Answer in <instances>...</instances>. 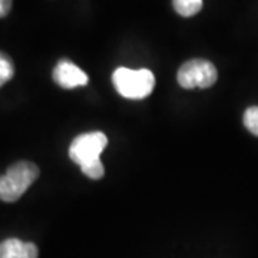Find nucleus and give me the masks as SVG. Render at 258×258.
<instances>
[{
	"instance_id": "obj_6",
	"label": "nucleus",
	"mask_w": 258,
	"mask_h": 258,
	"mask_svg": "<svg viewBox=\"0 0 258 258\" xmlns=\"http://www.w3.org/2000/svg\"><path fill=\"white\" fill-rule=\"evenodd\" d=\"M39 251L33 242L9 238L0 242V258H37Z\"/></svg>"
},
{
	"instance_id": "obj_11",
	"label": "nucleus",
	"mask_w": 258,
	"mask_h": 258,
	"mask_svg": "<svg viewBox=\"0 0 258 258\" xmlns=\"http://www.w3.org/2000/svg\"><path fill=\"white\" fill-rule=\"evenodd\" d=\"M12 9V0H0V18H5Z\"/></svg>"
},
{
	"instance_id": "obj_9",
	"label": "nucleus",
	"mask_w": 258,
	"mask_h": 258,
	"mask_svg": "<svg viewBox=\"0 0 258 258\" xmlns=\"http://www.w3.org/2000/svg\"><path fill=\"white\" fill-rule=\"evenodd\" d=\"M244 125L252 135L258 137V106H251L245 111Z\"/></svg>"
},
{
	"instance_id": "obj_10",
	"label": "nucleus",
	"mask_w": 258,
	"mask_h": 258,
	"mask_svg": "<svg viewBox=\"0 0 258 258\" xmlns=\"http://www.w3.org/2000/svg\"><path fill=\"white\" fill-rule=\"evenodd\" d=\"M81 169H82L83 174L88 178H91V179H101L103 174H105V168H103V164H102L101 161L93 162L91 165L83 166Z\"/></svg>"
},
{
	"instance_id": "obj_1",
	"label": "nucleus",
	"mask_w": 258,
	"mask_h": 258,
	"mask_svg": "<svg viewBox=\"0 0 258 258\" xmlns=\"http://www.w3.org/2000/svg\"><path fill=\"white\" fill-rule=\"evenodd\" d=\"M39 176V168L33 162L20 161L12 165L6 174L0 176V200L15 203Z\"/></svg>"
},
{
	"instance_id": "obj_3",
	"label": "nucleus",
	"mask_w": 258,
	"mask_h": 258,
	"mask_svg": "<svg viewBox=\"0 0 258 258\" xmlns=\"http://www.w3.org/2000/svg\"><path fill=\"white\" fill-rule=\"evenodd\" d=\"M108 145V138L103 132L82 134L72 141L69 147V157L75 164L83 168L101 161V154Z\"/></svg>"
},
{
	"instance_id": "obj_2",
	"label": "nucleus",
	"mask_w": 258,
	"mask_h": 258,
	"mask_svg": "<svg viewBox=\"0 0 258 258\" xmlns=\"http://www.w3.org/2000/svg\"><path fill=\"white\" fill-rule=\"evenodd\" d=\"M112 81L118 93L126 99H144L155 86V76L149 69L118 68L112 75Z\"/></svg>"
},
{
	"instance_id": "obj_4",
	"label": "nucleus",
	"mask_w": 258,
	"mask_h": 258,
	"mask_svg": "<svg viewBox=\"0 0 258 258\" xmlns=\"http://www.w3.org/2000/svg\"><path fill=\"white\" fill-rule=\"evenodd\" d=\"M176 79L181 88L194 89V88H210L218 79L217 68L210 60L205 59H191L185 62L176 75Z\"/></svg>"
},
{
	"instance_id": "obj_8",
	"label": "nucleus",
	"mask_w": 258,
	"mask_h": 258,
	"mask_svg": "<svg viewBox=\"0 0 258 258\" xmlns=\"http://www.w3.org/2000/svg\"><path fill=\"white\" fill-rule=\"evenodd\" d=\"M13 75H15V66L12 63L10 57L0 52V88L6 82H9Z\"/></svg>"
},
{
	"instance_id": "obj_5",
	"label": "nucleus",
	"mask_w": 258,
	"mask_h": 258,
	"mask_svg": "<svg viewBox=\"0 0 258 258\" xmlns=\"http://www.w3.org/2000/svg\"><path fill=\"white\" fill-rule=\"evenodd\" d=\"M53 79L63 89H75L78 86H85L89 82L88 75L69 59H62L57 62L53 69Z\"/></svg>"
},
{
	"instance_id": "obj_7",
	"label": "nucleus",
	"mask_w": 258,
	"mask_h": 258,
	"mask_svg": "<svg viewBox=\"0 0 258 258\" xmlns=\"http://www.w3.org/2000/svg\"><path fill=\"white\" fill-rule=\"evenodd\" d=\"M172 5L176 13L184 18L195 16L203 9V0H172Z\"/></svg>"
}]
</instances>
